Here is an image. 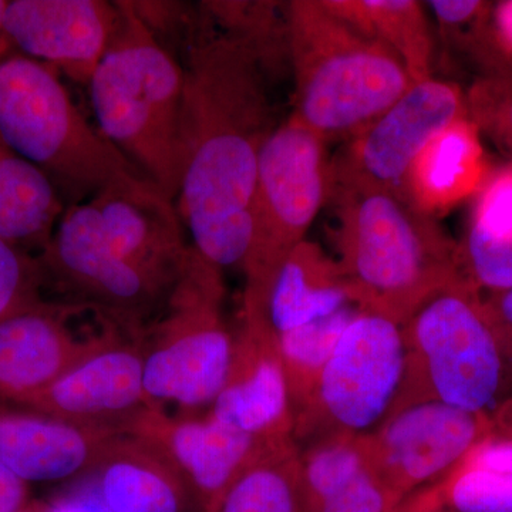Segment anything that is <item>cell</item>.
<instances>
[{
    "label": "cell",
    "instance_id": "cell-3",
    "mask_svg": "<svg viewBox=\"0 0 512 512\" xmlns=\"http://www.w3.org/2000/svg\"><path fill=\"white\" fill-rule=\"evenodd\" d=\"M120 22L89 84L99 131L170 201L187 165L184 69L141 22L130 2H117Z\"/></svg>",
    "mask_w": 512,
    "mask_h": 512
},
{
    "label": "cell",
    "instance_id": "cell-30",
    "mask_svg": "<svg viewBox=\"0 0 512 512\" xmlns=\"http://www.w3.org/2000/svg\"><path fill=\"white\" fill-rule=\"evenodd\" d=\"M468 119L512 164V74L477 77L466 93Z\"/></svg>",
    "mask_w": 512,
    "mask_h": 512
},
{
    "label": "cell",
    "instance_id": "cell-7",
    "mask_svg": "<svg viewBox=\"0 0 512 512\" xmlns=\"http://www.w3.org/2000/svg\"><path fill=\"white\" fill-rule=\"evenodd\" d=\"M224 298L222 269L190 247L163 311L138 336L144 390L153 406L210 410L234 350Z\"/></svg>",
    "mask_w": 512,
    "mask_h": 512
},
{
    "label": "cell",
    "instance_id": "cell-10",
    "mask_svg": "<svg viewBox=\"0 0 512 512\" xmlns=\"http://www.w3.org/2000/svg\"><path fill=\"white\" fill-rule=\"evenodd\" d=\"M404 369L402 328L359 309L323 370L311 409L296 421L293 439L320 429H325L320 437L338 431L365 434L389 417Z\"/></svg>",
    "mask_w": 512,
    "mask_h": 512
},
{
    "label": "cell",
    "instance_id": "cell-2",
    "mask_svg": "<svg viewBox=\"0 0 512 512\" xmlns=\"http://www.w3.org/2000/svg\"><path fill=\"white\" fill-rule=\"evenodd\" d=\"M329 200L338 262L360 311L402 328L437 293L470 276L460 245L397 192L330 188Z\"/></svg>",
    "mask_w": 512,
    "mask_h": 512
},
{
    "label": "cell",
    "instance_id": "cell-38",
    "mask_svg": "<svg viewBox=\"0 0 512 512\" xmlns=\"http://www.w3.org/2000/svg\"><path fill=\"white\" fill-rule=\"evenodd\" d=\"M493 26L498 47L512 66V0L493 3Z\"/></svg>",
    "mask_w": 512,
    "mask_h": 512
},
{
    "label": "cell",
    "instance_id": "cell-32",
    "mask_svg": "<svg viewBox=\"0 0 512 512\" xmlns=\"http://www.w3.org/2000/svg\"><path fill=\"white\" fill-rule=\"evenodd\" d=\"M470 229L495 239H512V164L493 168L487 180L474 195Z\"/></svg>",
    "mask_w": 512,
    "mask_h": 512
},
{
    "label": "cell",
    "instance_id": "cell-16",
    "mask_svg": "<svg viewBox=\"0 0 512 512\" xmlns=\"http://www.w3.org/2000/svg\"><path fill=\"white\" fill-rule=\"evenodd\" d=\"M120 22V6L106 0H10L6 36L23 55L55 67L87 86Z\"/></svg>",
    "mask_w": 512,
    "mask_h": 512
},
{
    "label": "cell",
    "instance_id": "cell-19",
    "mask_svg": "<svg viewBox=\"0 0 512 512\" xmlns=\"http://www.w3.org/2000/svg\"><path fill=\"white\" fill-rule=\"evenodd\" d=\"M491 170L480 131L463 117L424 147L404 181L403 197L437 220L474 197Z\"/></svg>",
    "mask_w": 512,
    "mask_h": 512
},
{
    "label": "cell",
    "instance_id": "cell-33",
    "mask_svg": "<svg viewBox=\"0 0 512 512\" xmlns=\"http://www.w3.org/2000/svg\"><path fill=\"white\" fill-rule=\"evenodd\" d=\"M468 275L485 291L512 289V239L495 241L468 228L460 245Z\"/></svg>",
    "mask_w": 512,
    "mask_h": 512
},
{
    "label": "cell",
    "instance_id": "cell-37",
    "mask_svg": "<svg viewBox=\"0 0 512 512\" xmlns=\"http://www.w3.org/2000/svg\"><path fill=\"white\" fill-rule=\"evenodd\" d=\"M28 485L0 461V512H18L28 507Z\"/></svg>",
    "mask_w": 512,
    "mask_h": 512
},
{
    "label": "cell",
    "instance_id": "cell-26",
    "mask_svg": "<svg viewBox=\"0 0 512 512\" xmlns=\"http://www.w3.org/2000/svg\"><path fill=\"white\" fill-rule=\"evenodd\" d=\"M357 311L359 309L350 303L326 318L279 333L293 427L311 409L323 370L328 365L343 330L355 318Z\"/></svg>",
    "mask_w": 512,
    "mask_h": 512
},
{
    "label": "cell",
    "instance_id": "cell-40",
    "mask_svg": "<svg viewBox=\"0 0 512 512\" xmlns=\"http://www.w3.org/2000/svg\"><path fill=\"white\" fill-rule=\"evenodd\" d=\"M8 3L6 0H0V60L5 59L6 56L10 55V50L15 49L5 32V16Z\"/></svg>",
    "mask_w": 512,
    "mask_h": 512
},
{
    "label": "cell",
    "instance_id": "cell-23",
    "mask_svg": "<svg viewBox=\"0 0 512 512\" xmlns=\"http://www.w3.org/2000/svg\"><path fill=\"white\" fill-rule=\"evenodd\" d=\"M329 12L397 56L413 83L433 79V36L416 0H320Z\"/></svg>",
    "mask_w": 512,
    "mask_h": 512
},
{
    "label": "cell",
    "instance_id": "cell-13",
    "mask_svg": "<svg viewBox=\"0 0 512 512\" xmlns=\"http://www.w3.org/2000/svg\"><path fill=\"white\" fill-rule=\"evenodd\" d=\"M119 433L156 450L184 481L202 512H214L228 488L256 458L279 444L256 440L208 412L201 417L171 416L158 406L146 407Z\"/></svg>",
    "mask_w": 512,
    "mask_h": 512
},
{
    "label": "cell",
    "instance_id": "cell-36",
    "mask_svg": "<svg viewBox=\"0 0 512 512\" xmlns=\"http://www.w3.org/2000/svg\"><path fill=\"white\" fill-rule=\"evenodd\" d=\"M37 507L42 512H113L104 504L89 480L80 487L57 495L50 503Z\"/></svg>",
    "mask_w": 512,
    "mask_h": 512
},
{
    "label": "cell",
    "instance_id": "cell-34",
    "mask_svg": "<svg viewBox=\"0 0 512 512\" xmlns=\"http://www.w3.org/2000/svg\"><path fill=\"white\" fill-rule=\"evenodd\" d=\"M399 503L392 491L366 468L329 497L319 512H392Z\"/></svg>",
    "mask_w": 512,
    "mask_h": 512
},
{
    "label": "cell",
    "instance_id": "cell-28",
    "mask_svg": "<svg viewBox=\"0 0 512 512\" xmlns=\"http://www.w3.org/2000/svg\"><path fill=\"white\" fill-rule=\"evenodd\" d=\"M441 39L458 55L477 67L478 77L512 74L493 26V2L484 0H433Z\"/></svg>",
    "mask_w": 512,
    "mask_h": 512
},
{
    "label": "cell",
    "instance_id": "cell-29",
    "mask_svg": "<svg viewBox=\"0 0 512 512\" xmlns=\"http://www.w3.org/2000/svg\"><path fill=\"white\" fill-rule=\"evenodd\" d=\"M301 454V484L306 512L323 503L367 468V433L328 434Z\"/></svg>",
    "mask_w": 512,
    "mask_h": 512
},
{
    "label": "cell",
    "instance_id": "cell-22",
    "mask_svg": "<svg viewBox=\"0 0 512 512\" xmlns=\"http://www.w3.org/2000/svg\"><path fill=\"white\" fill-rule=\"evenodd\" d=\"M64 210L52 181L0 137V237L42 254Z\"/></svg>",
    "mask_w": 512,
    "mask_h": 512
},
{
    "label": "cell",
    "instance_id": "cell-39",
    "mask_svg": "<svg viewBox=\"0 0 512 512\" xmlns=\"http://www.w3.org/2000/svg\"><path fill=\"white\" fill-rule=\"evenodd\" d=\"M495 433L512 440V396L507 397L490 413Z\"/></svg>",
    "mask_w": 512,
    "mask_h": 512
},
{
    "label": "cell",
    "instance_id": "cell-5",
    "mask_svg": "<svg viewBox=\"0 0 512 512\" xmlns=\"http://www.w3.org/2000/svg\"><path fill=\"white\" fill-rule=\"evenodd\" d=\"M0 137L52 181L66 207L146 177L90 126L55 67L25 55L0 60Z\"/></svg>",
    "mask_w": 512,
    "mask_h": 512
},
{
    "label": "cell",
    "instance_id": "cell-35",
    "mask_svg": "<svg viewBox=\"0 0 512 512\" xmlns=\"http://www.w3.org/2000/svg\"><path fill=\"white\" fill-rule=\"evenodd\" d=\"M481 299L503 355L508 387H510L512 382V289L487 291L485 295L481 292Z\"/></svg>",
    "mask_w": 512,
    "mask_h": 512
},
{
    "label": "cell",
    "instance_id": "cell-4",
    "mask_svg": "<svg viewBox=\"0 0 512 512\" xmlns=\"http://www.w3.org/2000/svg\"><path fill=\"white\" fill-rule=\"evenodd\" d=\"M286 9L295 76L292 117L325 143L357 136L413 86L394 53L320 0H292Z\"/></svg>",
    "mask_w": 512,
    "mask_h": 512
},
{
    "label": "cell",
    "instance_id": "cell-8",
    "mask_svg": "<svg viewBox=\"0 0 512 512\" xmlns=\"http://www.w3.org/2000/svg\"><path fill=\"white\" fill-rule=\"evenodd\" d=\"M326 143L289 117L275 128L259 157L251 202V237L242 272V308L268 311L269 292L293 249L329 200Z\"/></svg>",
    "mask_w": 512,
    "mask_h": 512
},
{
    "label": "cell",
    "instance_id": "cell-9",
    "mask_svg": "<svg viewBox=\"0 0 512 512\" xmlns=\"http://www.w3.org/2000/svg\"><path fill=\"white\" fill-rule=\"evenodd\" d=\"M45 282L134 338L163 311L178 276L160 274L111 252L89 201L69 205L39 256Z\"/></svg>",
    "mask_w": 512,
    "mask_h": 512
},
{
    "label": "cell",
    "instance_id": "cell-12",
    "mask_svg": "<svg viewBox=\"0 0 512 512\" xmlns=\"http://www.w3.org/2000/svg\"><path fill=\"white\" fill-rule=\"evenodd\" d=\"M494 431L490 413L434 400L413 404L367 433V468L402 501L420 485L444 480Z\"/></svg>",
    "mask_w": 512,
    "mask_h": 512
},
{
    "label": "cell",
    "instance_id": "cell-11",
    "mask_svg": "<svg viewBox=\"0 0 512 512\" xmlns=\"http://www.w3.org/2000/svg\"><path fill=\"white\" fill-rule=\"evenodd\" d=\"M467 116L466 94L457 84L430 79L414 83L363 128L330 163V188L392 191L403 197L416 158L440 131Z\"/></svg>",
    "mask_w": 512,
    "mask_h": 512
},
{
    "label": "cell",
    "instance_id": "cell-15",
    "mask_svg": "<svg viewBox=\"0 0 512 512\" xmlns=\"http://www.w3.org/2000/svg\"><path fill=\"white\" fill-rule=\"evenodd\" d=\"M208 413L264 443L293 439L279 335L265 309L242 308L227 380Z\"/></svg>",
    "mask_w": 512,
    "mask_h": 512
},
{
    "label": "cell",
    "instance_id": "cell-6",
    "mask_svg": "<svg viewBox=\"0 0 512 512\" xmlns=\"http://www.w3.org/2000/svg\"><path fill=\"white\" fill-rule=\"evenodd\" d=\"M402 332L406 369L389 416L433 400L476 413L503 402L507 370L471 276L437 293Z\"/></svg>",
    "mask_w": 512,
    "mask_h": 512
},
{
    "label": "cell",
    "instance_id": "cell-21",
    "mask_svg": "<svg viewBox=\"0 0 512 512\" xmlns=\"http://www.w3.org/2000/svg\"><path fill=\"white\" fill-rule=\"evenodd\" d=\"M348 284L338 259L315 242H301L276 275L268 299V316L276 332L326 318L350 305Z\"/></svg>",
    "mask_w": 512,
    "mask_h": 512
},
{
    "label": "cell",
    "instance_id": "cell-41",
    "mask_svg": "<svg viewBox=\"0 0 512 512\" xmlns=\"http://www.w3.org/2000/svg\"><path fill=\"white\" fill-rule=\"evenodd\" d=\"M491 512H512V501L511 503L503 505V507L497 508V510Z\"/></svg>",
    "mask_w": 512,
    "mask_h": 512
},
{
    "label": "cell",
    "instance_id": "cell-25",
    "mask_svg": "<svg viewBox=\"0 0 512 512\" xmlns=\"http://www.w3.org/2000/svg\"><path fill=\"white\" fill-rule=\"evenodd\" d=\"M295 440L269 447L228 488L214 512H306Z\"/></svg>",
    "mask_w": 512,
    "mask_h": 512
},
{
    "label": "cell",
    "instance_id": "cell-24",
    "mask_svg": "<svg viewBox=\"0 0 512 512\" xmlns=\"http://www.w3.org/2000/svg\"><path fill=\"white\" fill-rule=\"evenodd\" d=\"M436 490L453 512H491L512 501V440L494 433L471 448Z\"/></svg>",
    "mask_w": 512,
    "mask_h": 512
},
{
    "label": "cell",
    "instance_id": "cell-42",
    "mask_svg": "<svg viewBox=\"0 0 512 512\" xmlns=\"http://www.w3.org/2000/svg\"><path fill=\"white\" fill-rule=\"evenodd\" d=\"M18 512H42L39 510V507L37 505H28V507L22 508V510Z\"/></svg>",
    "mask_w": 512,
    "mask_h": 512
},
{
    "label": "cell",
    "instance_id": "cell-20",
    "mask_svg": "<svg viewBox=\"0 0 512 512\" xmlns=\"http://www.w3.org/2000/svg\"><path fill=\"white\" fill-rule=\"evenodd\" d=\"M89 481L113 512H185L191 498L156 450L126 434L114 437Z\"/></svg>",
    "mask_w": 512,
    "mask_h": 512
},
{
    "label": "cell",
    "instance_id": "cell-27",
    "mask_svg": "<svg viewBox=\"0 0 512 512\" xmlns=\"http://www.w3.org/2000/svg\"><path fill=\"white\" fill-rule=\"evenodd\" d=\"M201 9L221 32L247 46L264 67L274 74L289 57V23L282 2H202Z\"/></svg>",
    "mask_w": 512,
    "mask_h": 512
},
{
    "label": "cell",
    "instance_id": "cell-31",
    "mask_svg": "<svg viewBox=\"0 0 512 512\" xmlns=\"http://www.w3.org/2000/svg\"><path fill=\"white\" fill-rule=\"evenodd\" d=\"M43 285L39 259L0 237V319L43 303Z\"/></svg>",
    "mask_w": 512,
    "mask_h": 512
},
{
    "label": "cell",
    "instance_id": "cell-18",
    "mask_svg": "<svg viewBox=\"0 0 512 512\" xmlns=\"http://www.w3.org/2000/svg\"><path fill=\"white\" fill-rule=\"evenodd\" d=\"M117 434L33 410H0V461L28 484L89 477Z\"/></svg>",
    "mask_w": 512,
    "mask_h": 512
},
{
    "label": "cell",
    "instance_id": "cell-14",
    "mask_svg": "<svg viewBox=\"0 0 512 512\" xmlns=\"http://www.w3.org/2000/svg\"><path fill=\"white\" fill-rule=\"evenodd\" d=\"M28 410L83 426L117 431L148 406L138 338L109 325L86 355L43 392L22 403Z\"/></svg>",
    "mask_w": 512,
    "mask_h": 512
},
{
    "label": "cell",
    "instance_id": "cell-1",
    "mask_svg": "<svg viewBox=\"0 0 512 512\" xmlns=\"http://www.w3.org/2000/svg\"><path fill=\"white\" fill-rule=\"evenodd\" d=\"M187 32L184 143L187 165L177 212L205 259L242 268L251 237L259 157L275 131L264 67L204 10Z\"/></svg>",
    "mask_w": 512,
    "mask_h": 512
},
{
    "label": "cell",
    "instance_id": "cell-17",
    "mask_svg": "<svg viewBox=\"0 0 512 512\" xmlns=\"http://www.w3.org/2000/svg\"><path fill=\"white\" fill-rule=\"evenodd\" d=\"M82 306L40 303L0 319V397L22 404L56 382L96 345L74 335L69 319Z\"/></svg>",
    "mask_w": 512,
    "mask_h": 512
}]
</instances>
